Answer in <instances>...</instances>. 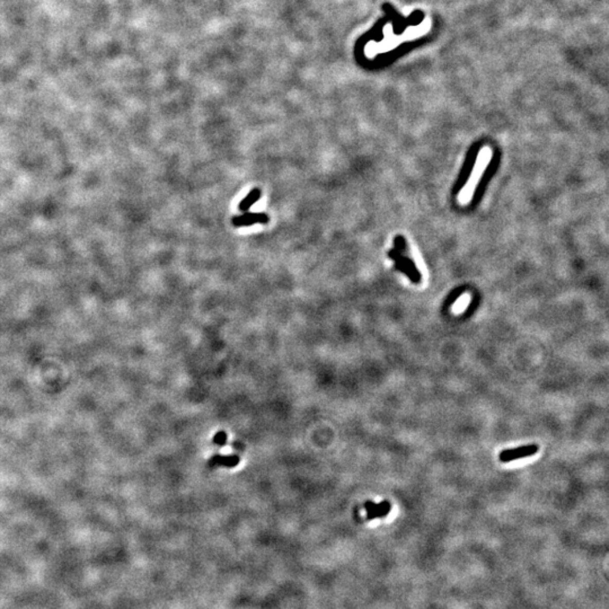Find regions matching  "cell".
Returning a JSON list of instances; mask_svg holds the SVG:
<instances>
[{
  "label": "cell",
  "instance_id": "cell-1",
  "mask_svg": "<svg viewBox=\"0 0 609 609\" xmlns=\"http://www.w3.org/2000/svg\"><path fill=\"white\" fill-rule=\"evenodd\" d=\"M491 158H492V151H491L489 147H485V148H483V149H481L480 153H478V156H477L475 166L472 170L469 179H468V181H467L466 185L463 187V190L460 191V193L458 195V201H459L460 204L469 203L473 194H474V192L476 190L478 182H480L481 176L484 174V171H485L488 165L491 161Z\"/></svg>",
  "mask_w": 609,
  "mask_h": 609
},
{
  "label": "cell",
  "instance_id": "cell-8",
  "mask_svg": "<svg viewBox=\"0 0 609 609\" xmlns=\"http://www.w3.org/2000/svg\"><path fill=\"white\" fill-rule=\"evenodd\" d=\"M226 441H227V434H226V432H223V431H220V432H218L214 437V442L218 446H224L226 445Z\"/></svg>",
  "mask_w": 609,
  "mask_h": 609
},
{
  "label": "cell",
  "instance_id": "cell-3",
  "mask_svg": "<svg viewBox=\"0 0 609 609\" xmlns=\"http://www.w3.org/2000/svg\"><path fill=\"white\" fill-rule=\"evenodd\" d=\"M232 222L235 227H250L255 223L269 222V216L264 212H244L240 216H235Z\"/></svg>",
  "mask_w": 609,
  "mask_h": 609
},
{
  "label": "cell",
  "instance_id": "cell-6",
  "mask_svg": "<svg viewBox=\"0 0 609 609\" xmlns=\"http://www.w3.org/2000/svg\"><path fill=\"white\" fill-rule=\"evenodd\" d=\"M239 457L238 456H220V455H216L215 457H212L210 460V466H216V465H222V466H227V467H234L239 463Z\"/></svg>",
  "mask_w": 609,
  "mask_h": 609
},
{
  "label": "cell",
  "instance_id": "cell-7",
  "mask_svg": "<svg viewBox=\"0 0 609 609\" xmlns=\"http://www.w3.org/2000/svg\"><path fill=\"white\" fill-rule=\"evenodd\" d=\"M469 301H471V297H469V294H467V293H464V294H462V295H460V297H459V298H458V299H457V300L455 301V303H454V305H453V310H454L455 312H462V311H464V310L466 309V307L468 306Z\"/></svg>",
  "mask_w": 609,
  "mask_h": 609
},
{
  "label": "cell",
  "instance_id": "cell-2",
  "mask_svg": "<svg viewBox=\"0 0 609 609\" xmlns=\"http://www.w3.org/2000/svg\"><path fill=\"white\" fill-rule=\"evenodd\" d=\"M538 450H540V447L537 445H528L514 449H506V450L501 451V454L499 455V459L502 463H510L516 459L533 456V455L537 454Z\"/></svg>",
  "mask_w": 609,
  "mask_h": 609
},
{
  "label": "cell",
  "instance_id": "cell-5",
  "mask_svg": "<svg viewBox=\"0 0 609 609\" xmlns=\"http://www.w3.org/2000/svg\"><path fill=\"white\" fill-rule=\"evenodd\" d=\"M390 508H392V506H390L388 501H381L379 504H376L374 510L367 512V519L372 520L376 518H385L389 513Z\"/></svg>",
  "mask_w": 609,
  "mask_h": 609
},
{
  "label": "cell",
  "instance_id": "cell-4",
  "mask_svg": "<svg viewBox=\"0 0 609 609\" xmlns=\"http://www.w3.org/2000/svg\"><path fill=\"white\" fill-rule=\"evenodd\" d=\"M261 195H262V191L259 190L258 187H254L253 190L248 193L243 200L240 201V203L238 204L239 211L246 212V211L250 210L252 206L255 204L259 199H261Z\"/></svg>",
  "mask_w": 609,
  "mask_h": 609
}]
</instances>
